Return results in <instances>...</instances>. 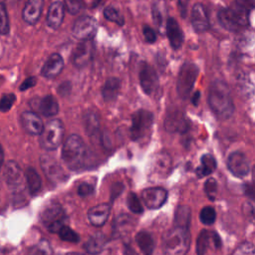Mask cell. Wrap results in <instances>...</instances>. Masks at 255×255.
Returning <instances> with one entry per match:
<instances>
[{"label":"cell","instance_id":"53","mask_svg":"<svg viewBox=\"0 0 255 255\" xmlns=\"http://www.w3.org/2000/svg\"><path fill=\"white\" fill-rule=\"evenodd\" d=\"M199 99H200V92L197 91V92H195V93L193 94V96L191 97V102H192V104H193L194 106H197Z\"/></svg>","mask_w":255,"mask_h":255},{"label":"cell","instance_id":"32","mask_svg":"<svg viewBox=\"0 0 255 255\" xmlns=\"http://www.w3.org/2000/svg\"><path fill=\"white\" fill-rule=\"evenodd\" d=\"M25 178L27 182L28 189L32 195L37 194L41 189V177L33 167H28L25 171Z\"/></svg>","mask_w":255,"mask_h":255},{"label":"cell","instance_id":"1","mask_svg":"<svg viewBox=\"0 0 255 255\" xmlns=\"http://www.w3.org/2000/svg\"><path fill=\"white\" fill-rule=\"evenodd\" d=\"M207 102L211 111L220 120H227L234 113V104L230 89L222 80H216L211 84Z\"/></svg>","mask_w":255,"mask_h":255},{"label":"cell","instance_id":"41","mask_svg":"<svg viewBox=\"0 0 255 255\" xmlns=\"http://www.w3.org/2000/svg\"><path fill=\"white\" fill-rule=\"evenodd\" d=\"M127 204H128V209L130 211H132L133 213H141L142 210H143V207L141 205V202H140L139 198L133 192H130L128 195Z\"/></svg>","mask_w":255,"mask_h":255},{"label":"cell","instance_id":"19","mask_svg":"<svg viewBox=\"0 0 255 255\" xmlns=\"http://www.w3.org/2000/svg\"><path fill=\"white\" fill-rule=\"evenodd\" d=\"M64 68V60L60 54H52L42 67L41 74L47 79H54L58 77Z\"/></svg>","mask_w":255,"mask_h":255},{"label":"cell","instance_id":"43","mask_svg":"<svg viewBox=\"0 0 255 255\" xmlns=\"http://www.w3.org/2000/svg\"><path fill=\"white\" fill-rule=\"evenodd\" d=\"M204 191L206 193V195L213 200L216 196V192H217V182L214 178H208L205 183H204Z\"/></svg>","mask_w":255,"mask_h":255},{"label":"cell","instance_id":"42","mask_svg":"<svg viewBox=\"0 0 255 255\" xmlns=\"http://www.w3.org/2000/svg\"><path fill=\"white\" fill-rule=\"evenodd\" d=\"M64 7L70 14H78L84 7L82 0H64Z\"/></svg>","mask_w":255,"mask_h":255},{"label":"cell","instance_id":"51","mask_svg":"<svg viewBox=\"0 0 255 255\" xmlns=\"http://www.w3.org/2000/svg\"><path fill=\"white\" fill-rule=\"evenodd\" d=\"M124 189V186L121 184V183H116L113 185L112 187V196L113 197H116L118 196Z\"/></svg>","mask_w":255,"mask_h":255},{"label":"cell","instance_id":"22","mask_svg":"<svg viewBox=\"0 0 255 255\" xmlns=\"http://www.w3.org/2000/svg\"><path fill=\"white\" fill-rule=\"evenodd\" d=\"M21 124L28 133L34 135L40 134L44 128L41 118L33 112H24L21 115Z\"/></svg>","mask_w":255,"mask_h":255},{"label":"cell","instance_id":"10","mask_svg":"<svg viewBox=\"0 0 255 255\" xmlns=\"http://www.w3.org/2000/svg\"><path fill=\"white\" fill-rule=\"evenodd\" d=\"M95 54V44L92 40L81 41L71 56V62L77 68H84L90 64Z\"/></svg>","mask_w":255,"mask_h":255},{"label":"cell","instance_id":"2","mask_svg":"<svg viewBox=\"0 0 255 255\" xmlns=\"http://www.w3.org/2000/svg\"><path fill=\"white\" fill-rule=\"evenodd\" d=\"M88 149L82 137L71 134L65 140L62 147V159L65 164L73 170L81 169L86 162Z\"/></svg>","mask_w":255,"mask_h":255},{"label":"cell","instance_id":"5","mask_svg":"<svg viewBox=\"0 0 255 255\" xmlns=\"http://www.w3.org/2000/svg\"><path fill=\"white\" fill-rule=\"evenodd\" d=\"M153 124V116L146 110L136 111L131 118L129 136L134 141H142L150 134Z\"/></svg>","mask_w":255,"mask_h":255},{"label":"cell","instance_id":"26","mask_svg":"<svg viewBox=\"0 0 255 255\" xmlns=\"http://www.w3.org/2000/svg\"><path fill=\"white\" fill-rule=\"evenodd\" d=\"M3 177L10 185H18L22 181V171L15 161H8L4 165Z\"/></svg>","mask_w":255,"mask_h":255},{"label":"cell","instance_id":"20","mask_svg":"<svg viewBox=\"0 0 255 255\" xmlns=\"http://www.w3.org/2000/svg\"><path fill=\"white\" fill-rule=\"evenodd\" d=\"M110 212H111V204L110 203H100L98 205L91 207L88 210L87 215H88V219L92 225L100 227V226H103L107 222V220L110 216Z\"/></svg>","mask_w":255,"mask_h":255},{"label":"cell","instance_id":"7","mask_svg":"<svg viewBox=\"0 0 255 255\" xmlns=\"http://www.w3.org/2000/svg\"><path fill=\"white\" fill-rule=\"evenodd\" d=\"M198 73L199 69L194 63L187 62L181 66L177 77L176 90L182 100H186L190 96Z\"/></svg>","mask_w":255,"mask_h":255},{"label":"cell","instance_id":"31","mask_svg":"<svg viewBox=\"0 0 255 255\" xmlns=\"http://www.w3.org/2000/svg\"><path fill=\"white\" fill-rule=\"evenodd\" d=\"M200 165L195 170L196 175L200 178L209 175L216 169V160L211 154H203L200 158Z\"/></svg>","mask_w":255,"mask_h":255},{"label":"cell","instance_id":"36","mask_svg":"<svg viewBox=\"0 0 255 255\" xmlns=\"http://www.w3.org/2000/svg\"><path fill=\"white\" fill-rule=\"evenodd\" d=\"M28 255H53V250L47 240H41L29 250Z\"/></svg>","mask_w":255,"mask_h":255},{"label":"cell","instance_id":"33","mask_svg":"<svg viewBox=\"0 0 255 255\" xmlns=\"http://www.w3.org/2000/svg\"><path fill=\"white\" fill-rule=\"evenodd\" d=\"M84 126L89 135L95 134L100 128V117L95 111H88L84 115Z\"/></svg>","mask_w":255,"mask_h":255},{"label":"cell","instance_id":"30","mask_svg":"<svg viewBox=\"0 0 255 255\" xmlns=\"http://www.w3.org/2000/svg\"><path fill=\"white\" fill-rule=\"evenodd\" d=\"M152 19L156 27L161 31L164 22H166V6L164 0H156L151 6Z\"/></svg>","mask_w":255,"mask_h":255},{"label":"cell","instance_id":"44","mask_svg":"<svg viewBox=\"0 0 255 255\" xmlns=\"http://www.w3.org/2000/svg\"><path fill=\"white\" fill-rule=\"evenodd\" d=\"M15 100H16V97L14 94L3 95L0 100V111L2 112L9 111L12 108L13 104L15 103Z\"/></svg>","mask_w":255,"mask_h":255},{"label":"cell","instance_id":"12","mask_svg":"<svg viewBox=\"0 0 255 255\" xmlns=\"http://www.w3.org/2000/svg\"><path fill=\"white\" fill-rule=\"evenodd\" d=\"M172 166L171 157L167 152L160 151L156 153L150 163V173L154 178H164L166 177Z\"/></svg>","mask_w":255,"mask_h":255},{"label":"cell","instance_id":"16","mask_svg":"<svg viewBox=\"0 0 255 255\" xmlns=\"http://www.w3.org/2000/svg\"><path fill=\"white\" fill-rule=\"evenodd\" d=\"M139 83L142 91L150 96L158 88V77L155 70L148 64L144 63L139 72Z\"/></svg>","mask_w":255,"mask_h":255},{"label":"cell","instance_id":"35","mask_svg":"<svg viewBox=\"0 0 255 255\" xmlns=\"http://www.w3.org/2000/svg\"><path fill=\"white\" fill-rule=\"evenodd\" d=\"M210 238H211V232L203 229L197 237V241H196V253L197 255H204L207 247L209 245L210 242Z\"/></svg>","mask_w":255,"mask_h":255},{"label":"cell","instance_id":"6","mask_svg":"<svg viewBox=\"0 0 255 255\" xmlns=\"http://www.w3.org/2000/svg\"><path fill=\"white\" fill-rule=\"evenodd\" d=\"M40 135V145L47 150L56 149L63 141L64 127L60 120L54 119L44 126Z\"/></svg>","mask_w":255,"mask_h":255},{"label":"cell","instance_id":"9","mask_svg":"<svg viewBox=\"0 0 255 255\" xmlns=\"http://www.w3.org/2000/svg\"><path fill=\"white\" fill-rule=\"evenodd\" d=\"M190 128V123L184 112L179 109H173L166 114L164 120V128L166 131L174 133H184Z\"/></svg>","mask_w":255,"mask_h":255},{"label":"cell","instance_id":"21","mask_svg":"<svg viewBox=\"0 0 255 255\" xmlns=\"http://www.w3.org/2000/svg\"><path fill=\"white\" fill-rule=\"evenodd\" d=\"M43 6L44 0H27L22 12L23 20L30 25L36 24L41 17Z\"/></svg>","mask_w":255,"mask_h":255},{"label":"cell","instance_id":"55","mask_svg":"<svg viewBox=\"0 0 255 255\" xmlns=\"http://www.w3.org/2000/svg\"><path fill=\"white\" fill-rule=\"evenodd\" d=\"M67 255H85V254H82V253H77V252H71V253H68Z\"/></svg>","mask_w":255,"mask_h":255},{"label":"cell","instance_id":"46","mask_svg":"<svg viewBox=\"0 0 255 255\" xmlns=\"http://www.w3.org/2000/svg\"><path fill=\"white\" fill-rule=\"evenodd\" d=\"M94 192V186L88 182H82L78 187V194L82 197L89 196L93 194Z\"/></svg>","mask_w":255,"mask_h":255},{"label":"cell","instance_id":"15","mask_svg":"<svg viewBox=\"0 0 255 255\" xmlns=\"http://www.w3.org/2000/svg\"><path fill=\"white\" fill-rule=\"evenodd\" d=\"M227 167L229 171L236 177H244L249 173V161L241 151H233L227 159Z\"/></svg>","mask_w":255,"mask_h":255},{"label":"cell","instance_id":"54","mask_svg":"<svg viewBox=\"0 0 255 255\" xmlns=\"http://www.w3.org/2000/svg\"><path fill=\"white\" fill-rule=\"evenodd\" d=\"M3 161H4V152H3V149H2V147L0 145V168L3 165Z\"/></svg>","mask_w":255,"mask_h":255},{"label":"cell","instance_id":"40","mask_svg":"<svg viewBox=\"0 0 255 255\" xmlns=\"http://www.w3.org/2000/svg\"><path fill=\"white\" fill-rule=\"evenodd\" d=\"M10 30L9 17L7 9L3 3H0V34L6 35Z\"/></svg>","mask_w":255,"mask_h":255},{"label":"cell","instance_id":"49","mask_svg":"<svg viewBox=\"0 0 255 255\" xmlns=\"http://www.w3.org/2000/svg\"><path fill=\"white\" fill-rule=\"evenodd\" d=\"M36 85V78L35 77H30L28 79H26L22 85L20 86V90L21 91H25L27 89H30L32 87H34Z\"/></svg>","mask_w":255,"mask_h":255},{"label":"cell","instance_id":"47","mask_svg":"<svg viewBox=\"0 0 255 255\" xmlns=\"http://www.w3.org/2000/svg\"><path fill=\"white\" fill-rule=\"evenodd\" d=\"M142 34H143V37L145 39V41L147 43H154L155 40H156V34L155 32L151 29V27L147 26V25H144L142 27Z\"/></svg>","mask_w":255,"mask_h":255},{"label":"cell","instance_id":"37","mask_svg":"<svg viewBox=\"0 0 255 255\" xmlns=\"http://www.w3.org/2000/svg\"><path fill=\"white\" fill-rule=\"evenodd\" d=\"M103 14L105 18L111 22L116 23L119 26H123L125 24L124 16L114 7H107L104 9Z\"/></svg>","mask_w":255,"mask_h":255},{"label":"cell","instance_id":"28","mask_svg":"<svg viewBox=\"0 0 255 255\" xmlns=\"http://www.w3.org/2000/svg\"><path fill=\"white\" fill-rule=\"evenodd\" d=\"M121 90V80L119 78L113 77L109 78L103 88H102V97L106 102H111L117 99Z\"/></svg>","mask_w":255,"mask_h":255},{"label":"cell","instance_id":"52","mask_svg":"<svg viewBox=\"0 0 255 255\" xmlns=\"http://www.w3.org/2000/svg\"><path fill=\"white\" fill-rule=\"evenodd\" d=\"M178 3H179L181 15L184 17L185 14H186V10H187V6H188V3H189V0H178Z\"/></svg>","mask_w":255,"mask_h":255},{"label":"cell","instance_id":"3","mask_svg":"<svg viewBox=\"0 0 255 255\" xmlns=\"http://www.w3.org/2000/svg\"><path fill=\"white\" fill-rule=\"evenodd\" d=\"M190 247L188 227L174 225L163 237L162 249L165 255H185Z\"/></svg>","mask_w":255,"mask_h":255},{"label":"cell","instance_id":"17","mask_svg":"<svg viewBox=\"0 0 255 255\" xmlns=\"http://www.w3.org/2000/svg\"><path fill=\"white\" fill-rule=\"evenodd\" d=\"M190 22L192 28L197 33H203L209 28V20L204 6L201 3H195L191 9Z\"/></svg>","mask_w":255,"mask_h":255},{"label":"cell","instance_id":"50","mask_svg":"<svg viewBox=\"0 0 255 255\" xmlns=\"http://www.w3.org/2000/svg\"><path fill=\"white\" fill-rule=\"evenodd\" d=\"M82 1H83L84 7H87L89 9L96 8L101 2V0H82Z\"/></svg>","mask_w":255,"mask_h":255},{"label":"cell","instance_id":"39","mask_svg":"<svg viewBox=\"0 0 255 255\" xmlns=\"http://www.w3.org/2000/svg\"><path fill=\"white\" fill-rule=\"evenodd\" d=\"M199 219L204 225H211L216 219V212L212 206H205L200 210Z\"/></svg>","mask_w":255,"mask_h":255},{"label":"cell","instance_id":"25","mask_svg":"<svg viewBox=\"0 0 255 255\" xmlns=\"http://www.w3.org/2000/svg\"><path fill=\"white\" fill-rule=\"evenodd\" d=\"M37 110L45 117H53L58 114L59 105L52 95H47L38 101Z\"/></svg>","mask_w":255,"mask_h":255},{"label":"cell","instance_id":"48","mask_svg":"<svg viewBox=\"0 0 255 255\" xmlns=\"http://www.w3.org/2000/svg\"><path fill=\"white\" fill-rule=\"evenodd\" d=\"M234 3L249 13L254 8V0H235Z\"/></svg>","mask_w":255,"mask_h":255},{"label":"cell","instance_id":"18","mask_svg":"<svg viewBox=\"0 0 255 255\" xmlns=\"http://www.w3.org/2000/svg\"><path fill=\"white\" fill-rule=\"evenodd\" d=\"M165 29H166V36L169 40L170 46L174 50L179 49L183 44L184 35L177 21L172 17H168L165 22Z\"/></svg>","mask_w":255,"mask_h":255},{"label":"cell","instance_id":"56","mask_svg":"<svg viewBox=\"0 0 255 255\" xmlns=\"http://www.w3.org/2000/svg\"><path fill=\"white\" fill-rule=\"evenodd\" d=\"M0 255H4V254H3V251H2V249H1V248H0Z\"/></svg>","mask_w":255,"mask_h":255},{"label":"cell","instance_id":"13","mask_svg":"<svg viewBox=\"0 0 255 255\" xmlns=\"http://www.w3.org/2000/svg\"><path fill=\"white\" fill-rule=\"evenodd\" d=\"M141 199L149 209L161 207L167 199V191L162 187H147L141 191Z\"/></svg>","mask_w":255,"mask_h":255},{"label":"cell","instance_id":"34","mask_svg":"<svg viewBox=\"0 0 255 255\" xmlns=\"http://www.w3.org/2000/svg\"><path fill=\"white\" fill-rule=\"evenodd\" d=\"M191 219V210L187 205L178 206L175 211L174 216V225H179L183 227H188L190 225Z\"/></svg>","mask_w":255,"mask_h":255},{"label":"cell","instance_id":"24","mask_svg":"<svg viewBox=\"0 0 255 255\" xmlns=\"http://www.w3.org/2000/svg\"><path fill=\"white\" fill-rule=\"evenodd\" d=\"M135 222L134 219L128 214H121L116 217L113 224L114 235L122 236L123 234H127L133 228Z\"/></svg>","mask_w":255,"mask_h":255},{"label":"cell","instance_id":"45","mask_svg":"<svg viewBox=\"0 0 255 255\" xmlns=\"http://www.w3.org/2000/svg\"><path fill=\"white\" fill-rule=\"evenodd\" d=\"M233 255H254V246L250 242H244L235 250Z\"/></svg>","mask_w":255,"mask_h":255},{"label":"cell","instance_id":"27","mask_svg":"<svg viewBox=\"0 0 255 255\" xmlns=\"http://www.w3.org/2000/svg\"><path fill=\"white\" fill-rule=\"evenodd\" d=\"M107 242L108 239L106 235L102 232H97L88 239V241L84 245V248L88 253L96 255L103 251Z\"/></svg>","mask_w":255,"mask_h":255},{"label":"cell","instance_id":"4","mask_svg":"<svg viewBox=\"0 0 255 255\" xmlns=\"http://www.w3.org/2000/svg\"><path fill=\"white\" fill-rule=\"evenodd\" d=\"M248 16L249 12L234 3L231 7L219 10L218 21L226 30L236 32L248 26Z\"/></svg>","mask_w":255,"mask_h":255},{"label":"cell","instance_id":"23","mask_svg":"<svg viewBox=\"0 0 255 255\" xmlns=\"http://www.w3.org/2000/svg\"><path fill=\"white\" fill-rule=\"evenodd\" d=\"M64 14H65L64 4L61 1L53 2L48 9L47 18H46L47 25L51 29H54V30L58 29L62 25V22L64 20Z\"/></svg>","mask_w":255,"mask_h":255},{"label":"cell","instance_id":"11","mask_svg":"<svg viewBox=\"0 0 255 255\" xmlns=\"http://www.w3.org/2000/svg\"><path fill=\"white\" fill-rule=\"evenodd\" d=\"M97 32V21L88 15H84L76 20L72 28V34L75 38L83 40H92Z\"/></svg>","mask_w":255,"mask_h":255},{"label":"cell","instance_id":"38","mask_svg":"<svg viewBox=\"0 0 255 255\" xmlns=\"http://www.w3.org/2000/svg\"><path fill=\"white\" fill-rule=\"evenodd\" d=\"M58 234L62 240L70 242V243H77L80 240L79 235L72 228L67 226L66 224L60 228V230L58 231Z\"/></svg>","mask_w":255,"mask_h":255},{"label":"cell","instance_id":"14","mask_svg":"<svg viewBox=\"0 0 255 255\" xmlns=\"http://www.w3.org/2000/svg\"><path fill=\"white\" fill-rule=\"evenodd\" d=\"M41 166L48 179L54 183H60L66 180L67 175L62 166L53 157L43 155L41 157Z\"/></svg>","mask_w":255,"mask_h":255},{"label":"cell","instance_id":"29","mask_svg":"<svg viewBox=\"0 0 255 255\" xmlns=\"http://www.w3.org/2000/svg\"><path fill=\"white\" fill-rule=\"evenodd\" d=\"M135 242L144 255H151L154 250V240L147 231H139L135 235Z\"/></svg>","mask_w":255,"mask_h":255},{"label":"cell","instance_id":"8","mask_svg":"<svg viewBox=\"0 0 255 255\" xmlns=\"http://www.w3.org/2000/svg\"><path fill=\"white\" fill-rule=\"evenodd\" d=\"M41 220L52 233H58L60 228L65 225L66 214L58 202L49 203L41 213Z\"/></svg>","mask_w":255,"mask_h":255}]
</instances>
